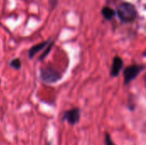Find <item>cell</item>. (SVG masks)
<instances>
[{
	"instance_id": "1",
	"label": "cell",
	"mask_w": 146,
	"mask_h": 145,
	"mask_svg": "<svg viewBox=\"0 0 146 145\" xmlns=\"http://www.w3.org/2000/svg\"><path fill=\"white\" fill-rule=\"evenodd\" d=\"M115 14L117 15L120 21L123 23H128L133 21L137 15V9L135 6L128 2H123L116 8Z\"/></svg>"
},
{
	"instance_id": "2",
	"label": "cell",
	"mask_w": 146,
	"mask_h": 145,
	"mask_svg": "<svg viewBox=\"0 0 146 145\" xmlns=\"http://www.w3.org/2000/svg\"><path fill=\"white\" fill-rule=\"evenodd\" d=\"M39 79L45 84H55L62 79V74L51 67H44L39 70Z\"/></svg>"
},
{
	"instance_id": "3",
	"label": "cell",
	"mask_w": 146,
	"mask_h": 145,
	"mask_svg": "<svg viewBox=\"0 0 146 145\" xmlns=\"http://www.w3.org/2000/svg\"><path fill=\"white\" fill-rule=\"evenodd\" d=\"M145 66L143 64H132L123 69V82L125 85H128L134 80L144 70Z\"/></svg>"
},
{
	"instance_id": "4",
	"label": "cell",
	"mask_w": 146,
	"mask_h": 145,
	"mask_svg": "<svg viewBox=\"0 0 146 145\" xmlns=\"http://www.w3.org/2000/svg\"><path fill=\"white\" fill-rule=\"evenodd\" d=\"M62 121H67L71 126L78 124L80 120V109L75 107L64 111L62 114Z\"/></svg>"
},
{
	"instance_id": "5",
	"label": "cell",
	"mask_w": 146,
	"mask_h": 145,
	"mask_svg": "<svg viewBox=\"0 0 146 145\" xmlns=\"http://www.w3.org/2000/svg\"><path fill=\"white\" fill-rule=\"evenodd\" d=\"M123 67H124L123 59L119 56H115L113 58L112 65H111V68H110V76L113 77V78H116L119 75V73H121Z\"/></svg>"
},
{
	"instance_id": "6",
	"label": "cell",
	"mask_w": 146,
	"mask_h": 145,
	"mask_svg": "<svg viewBox=\"0 0 146 145\" xmlns=\"http://www.w3.org/2000/svg\"><path fill=\"white\" fill-rule=\"evenodd\" d=\"M50 39H48V40H45V41H44V42L38 43V44H37L32 46V47L29 49L28 52H27L28 58H29V59H33V58L35 56V55H36L37 53H38L39 51L44 50V49L46 48V46L50 44Z\"/></svg>"
},
{
	"instance_id": "7",
	"label": "cell",
	"mask_w": 146,
	"mask_h": 145,
	"mask_svg": "<svg viewBox=\"0 0 146 145\" xmlns=\"http://www.w3.org/2000/svg\"><path fill=\"white\" fill-rule=\"evenodd\" d=\"M101 13H102L104 18L105 20H108V21L113 19V17L115 15V11L112 8H110V7H109V6H104V7L102 9Z\"/></svg>"
},
{
	"instance_id": "8",
	"label": "cell",
	"mask_w": 146,
	"mask_h": 145,
	"mask_svg": "<svg viewBox=\"0 0 146 145\" xmlns=\"http://www.w3.org/2000/svg\"><path fill=\"white\" fill-rule=\"evenodd\" d=\"M55 44V42L54 41H52V42H50V44L46 46V48L44 50V52L41 54V56L38 58V61H42V60H44L47 56H48V54L50 52V50H51V49H52V47H53V45Z\"/></svg>"
},
{
	"instance_id": "9",
	"label": "cell",
	"mask_w": 146,
	"mask_h": 145,
	"mask_svg": "<svg viewBox=\"0 0 146 145\" xmlns=\"http://www.w3.org/2000/svg\"><path fill=\"white\" fill-rule=\"evenodd\" d=\"M9 66L12 68L16 69V70H18V69H20L21 68V60L19 58H14V59H12L9 62Z\"/></svg>"
},
{
	"instance_id": "10",
	"label": "cell",
	"mask_w": 146,
	"mask_h": 145,
	"mask_svg": "<svg viewBox=\"0 0 146 145\" xmlns=\"http://www.w3.org/2000/svg\"><path fill=\"white\" fill-rule=\"evenodd\" d=\"M104 144L105 145H116L113 141V139L109 132L104 133Z\"/></svg>"
},
{
	"instance_id": "11",
	"label": "cell",
	"mask_w": 146,
	"mask_h": 145,
	"mask_svg": "<svg viewBox=\"0 0 146 145\" xmlns=\"http://www.w3.org/2000/svg\"><path fill=\"white\" fill-rule=\"evenodd\" d=\"M45 145H51V143H50V142H49V143H47Z\"/></svg>"
}]
</instances>
